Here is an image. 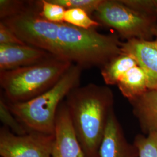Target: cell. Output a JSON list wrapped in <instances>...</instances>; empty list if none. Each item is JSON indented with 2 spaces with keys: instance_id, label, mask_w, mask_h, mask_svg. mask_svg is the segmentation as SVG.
<instances>
[{
  "instance_id": "cell-1",
  "label": "cell",
  "mask_w": 157,
  "mask_h": 157,
  "mask_svg": "<svg viewBox=\"0 0 157 157\" xmlns=\"http://www.w3.org/2000/svg\"><path fill=\"white\" fill-rule=\"evenodd\" d=\"M73 128L86 157H99V150L113 109L107 87L90 83L72 90L65 100Z\"/></svg>"
},
{
  "instance_id": "cell-2",
  "label": "cell",
  "mask_w": 157,
  "mask_h": 157,
  "mask_svg": "<svg viewBox=\"0 0 157 157\" xmlns=\"http://www.w3.org/2000/svg\"><path fill=\"white\" fill-rule=\"evenodd\" d=\"M57 34L61 59L83 69L102 67L122 53L117 37L99 33L95 29L78 28L63 22L58 23Z\"/></svg>"
},
{
  "instance_id": "cell-3",
  "label": "cell",
  "mask_w": 157,
  "mask_h": 157,
  "mask_svg": "<svg viewBox=\"0 0 157 157\" xmlns=\"http://www.w3.org/2000/svg\"><path fill=\"white\" fill-rule=\"evenodd\" d=\"M83 69L73 63L49 90L28 101L7 102L12 113L29 132L54 135L56 113L60 104L80 85Z\"/></svg>"
},
{
  "instance_id": "cell-4",
  "label": "cell",
  "mask_w": 157,
  "mask_h": 157,
  "mask_svg": "<svg viewBox=\"0 0 157 157\" xmlns=\"http://www.w3.org/2000/svg\"><path fill=\"white\" fill-rule=\"evenodd\" d=\"M73 63L54 56L42 62L0 72V85L6 101H28L49 90Z\"/></svg>"
},
{
  "instance_id": "cell-5",
  "label": "cell",
  "mask_w": 157,
  "mask_h": 157,
  "mask_svg": "<svg viewBox=\"0 0 157 157\" xmlns=\"http://www.w3.org/2000/svg\"><path fill=\"white\" fill-rule=\"evenodd\" d=\"M40 1L13 17L1 21L25 43L43 50L61 59L58 45V23L50 22L40 15Z\"/></svg>"
},
{
  "instance_id": "cell-6",
  "label": "cell",
  "mask_w": 157,
  "mask_h": 157,
  "mask_svg": "<svg viewBox=\"0 0 157 157\" xmlns=\"http://www.w3.org/2000/svg\"><path fill=\"white\" fill-rule=\"evenodd\" d=\"M96 21L115 29L124 38L149 40L156 24L151 16L136 11L120 0H102L94 12Z\"/></svg>"
},
{
  "instance_id": "cell-7",
  "label": "cell",
  "mask_w": 157,
  "mask_h": 157,
  "mask_svg": "<svg viewBox=\"0 0 157 157\" xmlns=\"http://www.w3.org/2000/svg\"><path fill=\"white\" fill-rule=\"evenodd\" d=\"M54 135L30 132L17 135L3 126L0 129L1 157H51Z\"/></svg>"
},
{
  "instance_id": "cell-8",
  "label": "cell",
  "mask_w": 157,
  "mask_h": 157,
  "mask_svg": "<svg viewBox=\"0 0 157 157\" xmlns=\"http://www.w3.org/2000/svg\"><path fill=\"white\" fill-rule=\"evenodd\" d=\"M51 157H86L75 132L65 101L60 104L56 113Z\"/></svg>"
},
{
  "instance_id": "cell-9",
  "label": "cell",
  "mask_w": 157,
  "mask_h": 157,
  "mask_svg": "<svg viewBox=\"0 0 157 157\" xmlns=\"http://www.w3.org/2000/svg\"><path fill=\"white\" fill-rule=\"evenodd\" d=\"M121 50L133 56L144 71L149 89L157 90V39L128 40L122 43Z\"/></svg>"
},
{
  "instance_id": "cell-10",
  "label": "cell",
  "mask_w": 157,
  "mask_h": 157,
  "mask_svg": "<svg viewBox=\"0 0 157 157\" xmlns=\"http://www.w3.org/2000/svg\"><path fill=\"white\" fill-rule=\"evenodd\" d=\"M135 145L127 141L113 109L108 118L107 126L99 150V157H137Z\"/></svg>"
},
{
  "instance_id": "cell-11",
  "label": "cell",
  "mask_w": 157,
  "mask_h": 157,
  "mask_svg": "<svg viewBox=\"0 0 157 157\" xmlns=\"http://www.w3.org/2000/svg\"><path fill=\"white\" fill-rule=\"evenodd\" d=\"M45 51L28 44L0 45V72L14 70L52 57Z\"/></svg>"
},
{
  "instance_id": "cell-12",
  "label": "cell",
  "mask_w": 157,
  "mask_h": 157,
  "mask_svg": "<svg viewBox=\"0 0 157 157\" xmlns=\"http://www.w3.org/2000/svg\"><path fill=\"white\" fill-rule=\"evenodd\" d=\"M130 102L142 130L147 135L157 133V90L148 89Z\"/></svg>"
},
{
  "instance_id": "cell-13",
  "label": "cell",
  "mask_w": 157,
  "mask_h": 157,
  "mask_svg": "<svg viewBox=\"0 0 157 157\" xmlns=\"http://www.w3.org/2000/svg\"><path fill=\"white\" fill-rule=\"evenodd\" d=\"M117 86L122 95L130 101L139 97L149 89L146 73L139 65L130 69L119 80Z\"/></svg>"
},
{
  "instance_id": "cell-14",
  "label": "cell",
  "mask_w": 157,
  "mask_h": 157,
  "mask_svg": "<svg viewBox=\"0 0 157 157\" xmlns=\"http://www.w3.org/2000/svg\"><path fill=\"white\" fill-rule=\"evenodd\" d=\"M138 65L133 56L122 53L114 57L101 68V75L107 85H117L130 69Z\"/></svg>"
},
{
  "instance_id": "cell-15",
  "label": "cell",
  "mask_w": 157,
  "mask_h": 157,
  "mask_svg": "<svg viewBox=\"0 0 157 157\" xmlns=\"http://www.w3.org/2000/svg\"><path fill=\"white\" fill-rule=\"evenodd\" d=\"M90 16L89 13L81 9L66 10L63 22L84 29H95L99 27L101 24Z\"/></svg>"
},
{
  "instance_id": "cell-16",
  "label": "cell",
  "mask_w": 157,
  "mask_h": 157,
  "mask_svg": "<svg viewBox=\"0 0 157 157\" xmlns=\"http://www.w3.org/2000/svg\"><path fill=\"white\" fill-rule=\"evenodd\" d=\"M0 119L4 126L11 129L15 135H26L30 132L12 113L6 101L2 97L0 99Z\"/></svg>"
},
{
  "instance_id": "cell-17",
  "label": "cell",
  "mask_w": 157,
  "mask_h": 157,
  "mask_svg": "<svg viewBox=\"0 0 157 157\" xmlns=\"http://www.w3.org/2000/svg\"><path fill=\"white\" fill-rule=\"evenodd\" d=\"M133 144L137 151V157H157V133L137 135Z\"/></svg>"
},
{
  "instance_id": "cell-18",
  "label": "cell",
  "mask_w": 157,
  "mask_h": 157,
  "mask_svg": "<svg viewBox=\"0 0 157 157\" xmlns=\"http://www.w3.org/2000/svg\"><path fill=\"white\" fill-rule=\"evenodd\" d=\"M40 4L39 14L41 17L50 22H63L66 9L63 6L52 2L50 0L40 1Z\"/></svg>"
},
{
  "instance_id": "cell-19",
  "label": "cell",
  "mask_w": 157,
  "mask_h": 157,
  "mask_svg": "<svg viewBox=\"0 0 157 157\" xmlns=\"http://www.w3.org/2000/svg\"><path fill=\"white\" fill-rule=\"evenodd\" d=\"M51 2L62 6L65 9H81L91 15L94 13L102 0H50Z\"/></svg>"
},
{
  "instance_id": "cell-20",
  "label": "cell",
  "mask_w": 157,
  "mask_h": 157,
  "mask_svg": "<svg viewBox=\"0 0 157 157\" xmlns=\"http://www.w3.org/2000/svg\"><path fill=\"white\" fill-rule=\"evenodd\" d=\"M30 2L17 0H1L0 1V17L1 21L13 17L23 11Z\"/></svg>"
},
{
  "instance_id": "cell-21",
  "label": "cell",
  "mask_w": 157,
  "mask_h": 157,
  "mask_svg": "<svg viewBox=\"0 0 157 157\" xmlns=\"http://www.w3.org/2000/svg\"><path fill=\"white\" fill-rule=\"evenodd\" d=\"M125 6L136 11L153 17L157 14V1L154 0H120Z\"/></svg>"
},
{
  "instance_id": "cell-22",
  "label": "cell",
  "mask_w": 157,
  "mask_h": 157,
  "mask_svg": "<svg viewBox=\"0 0 157 157\" xmlns=\"http://www.w3.org/2000/svg\"><path fill=\"white\" fill-rule=\"evenodd\" d=\"M26 44L20 39L10 29L0 22V45Z\"/></svg>"
},
{
  "instance_id": "cell-23",
  "label": "cell",
  "mask_w": 157,
  "mask_h": 157,
  "mask_svg": "<svg viewBox=\"0 0 157 157\" xmlns=\"http://www.w3.org/2000/svg\"><path fill=\"white\" fill-rule=\"evenodd\" d=\"M153 35L157 37V25H156L153 29Z\"/></svg>"
}]
</instances>
